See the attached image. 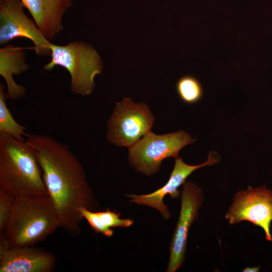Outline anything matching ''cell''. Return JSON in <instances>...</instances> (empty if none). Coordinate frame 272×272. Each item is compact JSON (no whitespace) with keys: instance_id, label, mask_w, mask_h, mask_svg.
Returning a JSON list of instances; mask_svg holds the SVG:
<instances>
[{"instance_id":"19","label":"cell","mask_w":272,"mask_h":272,"mask_svg":"<svg viewBox=\"0 0 272 272\" xmlns=\"http://www.w3.org/2000/svg\"><path fill=\"white\" fill-rule=\"evenodd\" d=\"M10 248V246L4 232H0V255Z\"/></svg>"},{"instance_id":"12","label":"cell","mask_w":272,"mask_h":272,"mask_svg":"<svg viewBox=\"0 0 272 272\" xmlns=\"http://www.w3.org/2000/svg\"><path fill=\"white\" fill-rule=\"evenodd\" d=\"M45 37L54 39L63 30L62 18L72 0H21Z\"/></svg>"},{"instance_id":"2","label":"cell","mask_w":272,"mask_h":272,"mask_svg":"<svg viewBox=\"0 0 272 272\" xmlns=\"http://www.w3.org/2000/svg\"><path fill=\"white\" fill-rule=\"evenodd\" d=\"M0 187L15 198L48 196L32 147L0 133Z\"/></svg>"},{"instance_id":"1","label":"cell","mask_w":272,"mask_h":272,"mask_svg":"<svg viewBox=\"0 0 272 272\" xmlns=\"http://www.w3.org/2000/svg\"><path fill=\"white\" fill-rule=\"evenodd\" d=\"M26 137L41 167L60 227L73 237L79 236L83 219L80 208L94 211L99 205L82 165L66 144L50 136L27 133Z\"/></svg>"},{"instance_id":"14","label":"cell","mask_w":272,"mask_h":272,"mask_svg":"<svg viewBox=\"0 0 272 272\" xmlns=\"http://www.w3.org/2000/svg\"><path fill=\"white\" fill-rule=\"evenodd\" d=\"M5 84L0 83V133L7 134L19 141H25L27 128L14 118L6 103Z\"/></svg>"},{"instance_id":"17","label":"cell","mask_w":272,"mask_h":272,"mask_svg":"<svg viewBox=\"0 0 272 272\" xmlns=\"http://www.w3.org/2000/svg\"><path fill=\"white\" fill-rule=\"evenodd\" d=\"M15 198L0 187V232L4 231L12 213Z\"/></svg>"},{"instance_id":"18","label":"cell","mask_w":272,"mask_h":272,"mask_svg":"<svg viewBox=\"0 0 272 272\" xmlns=\"http://www.w3.org/2000/svg\"><path fill=\"white\" fill-rule=\"evenodd\" d=\"M98 215L104 225L109 228L115 227L127 228L133 224L130 219H121L120 214L107 208L105 211L97 212Z\"/></svg>"},{"instance_id":"11","label":"cell","mask_w":272,"mask_h":272,"mask_svg":"<svg viewBox=\"0 0 272 272\" xmlns=\"http://www.w3.org/2000/svg\"><path fill=\"white\" fill-rule=\"evenodd\" d=\"M55 266L54 255L34 245L11 248L0 255V272H51Z\"/></svg>"},{"instance_id":"5","label":"cell","mask_w":272,"mask_h":272,"mask_svg":"<svg viewBox=\"0 0 272 272\" xmlns=\"http://www.w3.org/2000/svg\"><path fill=\"white\" fill-rule=\"evenodd\" d=\"M195 141L184 130L162 135L150 131L129 148L128 161L135 171L150 176L159 171L164 160L178 158L180 151Z\"/></svg>"},{"instance_id":"7","label":"cell","mask_w":272,"mask_h":272,"mask_svg":"<svg viewBox=\"0 0 272 272\" xmlns=\"http://www.w3.org/2000/svg\"><path fill=\"white\" fill-rule=\"evenodd\" d=\"M21 0H0V44H7L18 38H24L34 44L36 55L50 56L52 44L34 20L24 12Z\"/></svg>"},{"instance_id":"20","label":"cell","mask_w":272,"mask_h":272,"mask_svg":"<svg viewBox=\"0 0 272 272\" xmlns=\"http://www.w3.org/2000/svg\"><path fill=\"white\" fill-rule=\"evenodd\" d=\"M260 266H256L253 267H247L242 270L243 272H257L258 271Z\"/></svg>"},{"instance_id":"15","label":"cell","mask_w":272,"mask_h":272,"mask_svg":"<svg viewBox=\"0 0 272 272\" xmlns=\"http://www.w3.org/2000/svg\"><path fill=\"white\" fill-rule=\"evenodd\" d=\"M176 89L180 98L185 103L193 104L203 95L202 87L196 78L190 75L181 77L177 82Z\"/></svg>"},{"instance_id":"6","label":"cell","mask_w":272,"mask_h":272,"mask_svg":"<svg viewBox=\"0 0 272 272\" xmlns=\"http://www.w3.org/2000/svg\"><path fill=\"white\" fill-rule=\"evenodd\" d=\"M154 120L146 104L124 97L116 104L107 122V140L118 147L129 148L151 131Z\"/></svg>"},{"instance_id":"16","label":"cell","mask_w":272,"mask_h":272,"mask_svg":"<svg viewBox=\"0 0 272 272\" xmlns=\"http://www.w3.org/2000/svg\"><path fill=\"white\" fill-rule=\"evenodd\" d=\"M79 211L96 233H101L108 238L113 235L114 231L106 226L102 221L97 212H94L85 207H81Z\"/></svg>"},{"instance_id":"13","label":"cell","mask_w":272,"mask_h":272,"mask_svg":"<svg viewBox=\"0 0 272 272\" xmlns=\"http://www.w3.org/2000/svg\"><path fill=\"white\" fill-rule=\"evenodd\" d=\"M26 57L24 48L12 44L0 49V75L6 83L7 99L17 100L26 96V88L17 84L13 78V76H18L29 69Z\"/></svg>"},{"instance_id":"9","label":"cell","mask_w":272,"mask_h":272,"mask_svg":"<svg viewBox=\"0 0 272 272\" xmlns=\"http://www.w3.org/2000/svg\"><path fill=\"white\" fill-rule=\"evenodd\" d=\"M181 192V209L170 245V257L166 271L174 272L183 264L190 227L197 219L204 195L195 183L186 181Z\"/></svg>"},{"instance_id":"3","label":"cell","mask_w":272,"mask_h":272,"mask_svg":"<svg viewBox=\"0 0 272 272\" xmlns=\"http://www.w3.org/2000/svg\"><path fill=\"white\" fill-rule=\"evenodd\" d=\"M60 222L48 196L15 198L3 231L10 248L33 246L44 240Z\"/></svg>"},{"instance_id":"10","label":"cell","mask_w":272,"mask_h":272,"mask_svg":"<svg viewBox=\"0 0 272 272\" xmlns=\"http://www.w3.org/2000/svg\"><path fill=\"white\" fill-rule=\"evenodd\" d=\"M220 160V157L211 153L207 160L199 165H190L184 162L181 158L175 159L174 166L168 181L161 188L154 192L137 195L126 194L130 201L139 205L153 208L160 212L163 218L167 220L170 218L171 213L164 203V198L169 194L173 198H177L181 194L178 188L186 181L187 178L196 170L206 166H211Z\"/></svg>"},{"instance_id":"4","label":"cell","mask_w":272,"mask_h":272,"mask_svg":"<svg viewBox=\"0 0 272 272\" xmlns=\"http://www.w3.org/2000/svg\"><path fill=\"white\" fill-rule=\"evenodd\" d=\"M51 60L43 66L50 71L60 66L69 73L70 89L76 94L86 96L91 94L95 87L94 79L102 72L103 61L97 50L90 44L77 41L65 45L52 43Z\"/></svg>"},{"instance_id":"8","label":"cell","mask_w":272,"mask_h":272,"mask_svg":"<svg viewBox=\"0 0 272 272\" xmlns=\"http://www.w3.org/2000/svg\"><path fill=\"white\" fill-rule=\"evenodd\" d=\"M230 225L243 221L250 222L262 229L265 239L272 241V191L265 185L253 188L248 186L234 196L225 215Z\"/></svg>"}]
</instances>
